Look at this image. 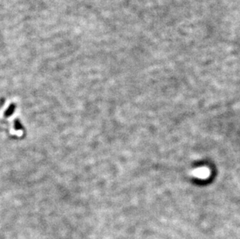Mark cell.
<instances>
[{"mask_svg": "<svg viewBox=\"0 0 240 239\" xmlns=\"http://www.w3.org/2000/svg\"><path fill=\"white\" fill-rule=\"evenodd\" d=\"M15 109H16V104L12 103L9 105V106L7 108L6 110L5 111L4 113V116L5 117H9V116H12L13 114V113L15 112Z\"/></svg>", "mask_w": 240, "mask_h": 239, "instance_id": "obj_1", "label": "cell"}, {"mask_svg": "<svg viewBox=\"0 0 240 239\" xmlns=\"http://www.w3.org/2000/svg\"><path fill=\"white\" fill-rule=\"evenodd\" d=\"M14 128L17 130H24V127H23V124L21 123L20 120L19 119H16L14 120Z\"/></svg>", "mask_w": 240, "mask_h": 239, "instance_id": "obj_2", "label": "cell"}]
</instances>
